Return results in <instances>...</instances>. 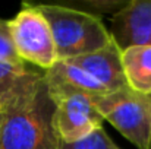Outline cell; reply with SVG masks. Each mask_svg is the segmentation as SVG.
Wrapping results in <instances>:
<instances>
[{"label": "cell", "mask_w": 151, "mask_h": 149, "mask_svg": "<svg viewBox=\"0 0 151 149\" xmlns=\"http://www.w3.org/2000/svg\"><path fill=\"white\" fill-rule=\"evenodd\" d=\"M54 102L46 76L0 107V149H59Z\"/></svg>", "instance_id": "1"}, {"label": "cell", "mask_w": 151, "mask_h": 149, "mask_svg": "<svg viewBox=\"0 0 151 149\" xmlns=\"http://www.w3.org/2000/svg\"><path fill=\"white\" fill-rule=\"evenodd\" d=\"M50 25L57 60H69L104 48L111 43L101 18L56 3H37Z\"/></svg>", "instance_id": "2"}, {"label": "cell", "mask_w": 151, "mask_h": 149, "mask_svg": "<svg viewBox=\"0 0 151 149\" xmlns=\"http://www.w3.org/2000/svg\"><path fill=\"white\" fill-rule=\"evenodd\" d=\"M103 120L114 126L138 149H148L151 129V97L138 94L129 86L94 97Z\"/></svg>", "instance_id": "3"}, {"label": "cell", "mask_w": 151, "mask_h": 149, "mask_svg": "<svg viewBox=\"0 0 151 149\" xmlns=\"http://www.w3.org/2000/svg\"><path fill=\"white\" fill-rule=\"evenodd\" d=\"M44 76L54 102V124L62 142H76L101 127L103 117L94 97L53 79L46 72Z\"/></svg>", "instance_id": "4"}, {"label": "cell", "mask_w": 151, "mask_h": 149, "mask_svg": "<svg viewBox=\"0 0 151 149\" xmlns=\"http://www.w3.org/2000/svg\"><path fill=\"white\" fill-rule=\"evenodd\" d=\"M18 57L43 72L57 63L50 25L35 3H24L13 19L7 21Z\"/></svg>", "instance_id": "5"}, {"label": "cell", "mask_w": 151, "mask_h": 149, "mask_svg": "<svg viewBox=\"0 0 151 149\" xmlns=\"http://www.w3.org/2000/svg\"><path fill=\"white\" fill-rule=\"evenodd\" d=\"M110 35L120 51L151 46V0H129L111 16Z\"/></svg>", "instance_id": "6"}, {"label": "cell", "mask_w": 151, "mask_h": 149, "mask_svg": "<svg viewBox=\"0 0 151 149\" xmlns=\"http://www.w3.org/2000/svg\"><path fill=\"white\" fill-rule=\"evenodd\" d=\"M68 61L85 70L94 81H97L106 88L107 92H113L128 86L122 66V51L113 40L104 48L81 57L69 58Z\"/></svg>", "instance_id": "7"}, {"label": "cell", "mask_w": 151, "mask_h": 149, "mask_svg": "<svg viewBox=\"0 0 151 149\" xmlns=\"http://www.w3.org/2000/svg\"><path fill=\"white\" fill-rule=\"evenodd\" d=\"M122 66L126 85L151 97V46H137L122 51Z\"/></svg>", "instance_id": "8"}, {"label": "cell", "mask_w": 151, "mask_h": 149, "mask_svg": "<svg viewBox=\"0 0 151 149\" xmlns=\"http://www.w3.org/2000/svg\"><path fill=\"white\" fill-rule=\"evenodd\" d=\"M43 75V70H32L25 63L13 64L0 60V105L28 91Z\"/></svg>", "instance_id": "9"}, {"label": "cell", "mask_w": 151, "mask_h": 149, "mask_svg": "<svg viewBox=\"0 0 151 149\" xmlns=\"http://www.w3.org/2000/svg\"><path fill=\"white\" fill-rule=\"evenodd\" d=\"M129 0H81V1H57L56 4H62L70 9H76L85 13H91L100 18L103 13H117L120 9L126 6Z\"/></svg>", "instance_id": "10"}, {"label": "cell", "mask_w": 151, "mask_h": 149, "mask_svg": "<svg viewBox=\"0 0 151 149\" xmlns=\"http://www.w3.org/2000/svg\"><path fill=\"white\" fill-rule=\"evenodd\" d=\"M59 149H120L106 133L103 126L76 142H60Z\"/></svg>", "instance_id": "11"}, {"label": "cell", "mask_w": 151, "mask_h": 149, "mask_svg": "<svg viewBox=\"0 0 151 149\" xmlns=\"http://www.w3.org/2000/svg\"><path fill=\"white\" fill-rule=\"evenodd\" d=\"M0 60L13 63V64H24V61L16 54L7 21H3V19H0Z\"/></svg>", "instance_id": "12"}, {"label": "cell", "mask_w": 151, "mask_h": 149, "mask_svg": "<svg viewBox=\"0 0 151 149\" xmlns=\"http://www.w3.org/2000/svg\"><path fill=\"white\" fill-rule=\"evenodd\" d=\"M148 149H151V129H150V138H148Z\"/></svg>", "instance_id": "13"}, {"label": "cell", "mask_w": 151, "mask_h": 149, "mask_svg": "<svg viewBox=\"0 0 151 149\" xmlns=\"http://www.w3.org/2000/svg\"><path fill=\"white\" fill-rule=\"evenodd\" d=\"M0 107H1V105H0Z\"/></svg>", "instance_id": "14"}]
</instances>
